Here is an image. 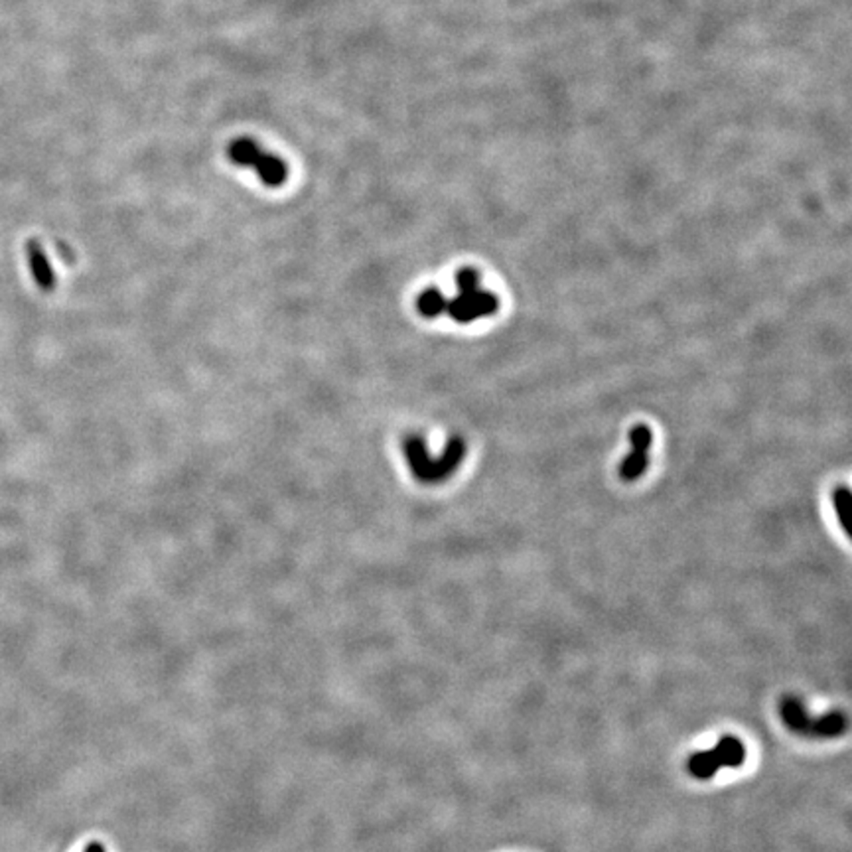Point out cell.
I'll return each instance as SVG.
<instances>
[{
	"instance_id": "10",
	"label": "cell",
	"mask_w": 852,
	"mask_h": 852,
	"mask_svg": "<svg viewBox=\"0 0 852 852\" xmlns=\"http://www.w3.org/2000/svg\"><path fill=\"white\" fill-rule=\"evenodd\" d=\"M847 729V718L840 713H829L821 718H813V729L811 734L821 736V738H835V736L842 734Z\"/></svg>"
},
{
	"instance_id": "6",
	"label": "cell",
	"mask_w": 852,
	"mask_h": 852,
	"mask_svg": "<svg viewBox=\"0 0 852 852\" xmlns=\"http://www.w3.org/2000/svg\"><path fill=\"white\" fill-rule=\"evenodd\" d=\"M253 168L257 170L258 178H261L266 186H273V188L283 186L286 178H289V166H286V162L276 155H266V152H261Z\"/></svg>"
},
{
	"instance_id": "4",
	"label": "cell",
	"mask_w": 852,
	"mask_h": 852,
	"mask_svg": "<svg viewBox=\"0 0 852 852\" xmlns=\"http://www.w3.org/2000/svg\"><path fill=\"white\" fill-rule=\"evenodd\" d=\"M405 456H407V462L410 466V470H413L417 480L428 484L434 458H430L425 440L420 436H407L405 438Z\"/></svg>"
},
{
	"instance_id": "2",
	"label": "cell",
	"mask_w": 852,
	"mask_h": 852,
	"mask_svg": "<svg viewBox=\"0 0 852 852\" xmlns=\"http://www.w3.org/2000/svg\"><path fill=\"white\" fill-rule=\"evenodd\" d=\"M651 440H654V434H651L649 426L645 425H636L629 430V443H631V452L626 456V460L620 466V476L621 480L626 482H634L637 477L645 472V468L649 464L647 452L651 448Z\"/></svg>"
},
{
	"instance_id": "9",
	"label": "cell",
	"mask_w": 852,
	"mask_h": 852,
	"mask_svg": "<svg viewBox=\"0 0 852 852\" xmlns=\"http://www.w3.org/2000/svg\"><path fill=\"white\" fill-rule=\"evenodd\" d=\"M261 152L263 150L258 148L253 139L243 137L232 142V147H229V158H232L237 166H253Z\"/></svg>"
},
{
	"instance_id": "7",
	"label": "cell",
	"mask_w": 852,
	"mask_h": 852,
	"mask_svg": "<svg viewBox=\"0 0 852 852\" xmlns=\"http://www.w3.org/2000/svg\"><path fill=\"white\" fill-rule=\"evenodd\" d=\"M781 716L783 722L788 724V729L797 734H811L813 729V718L809 716L807 708L803 706L801 701L797 698H785L781 703Z\"/></svg>"
},
{
	"instance_id": "8",
	"label": "cell",
	"mask_w": 852,
	"mask_h": 852,
	"mask_svg": "<svg viewBox=\"0 0 852 852\" xmlns=\"http://www.w3.org/2000/svg\"><path fill=\"white\" fill-rule=\"evenodd\" d=\"M713 754L716 755L721 768H738V765L744 763L746 760V748L740 740L732 738V736H726L721 742L714 746Z\"/></svg>"
},
{
	"instance_id": "12",
	"label": "cell",
	"mask_w": 852,
	"mask_h": 852,
	"mask_svg": "<svg viewBox=\"0 0 852 852\" xmlns=\"http://www.w3.org/2000/svg\"><path fill=\"white\" fill-rule=\"evenodd\" d=\"M688 770H691V773L698 780H711L713 775L721 770V763H718L713 750H706L693 755L691 762H688Z\"/></svg>"
},
{
	"instance_id": "13",
	"label": "cell",
	"mask_w": 852,
	"mask_h": 852,
	"mask_svg": "<svg viewBox=\"0 0 852 852\" xmlns=\"http://www.w3.org/2000/svg\"><path fill=\"white\" fill-rule=\"evenodd\" d=\"M832 502H835V511L839 521L847 535H850V519H852V495L847 485H840L839 490L832 493Z\"/></svg>"
},
{
	"instance_id": "5",
	"label": "cell",
	"mask_w": 852,
	"mask_h": 852,
	"mask_svg": "<svg viewBox=\"0 0 852 852\" xmlns=\"http://www.w3.org/2000/svg\"><path fill=\"white\" fill-rule=\"evenodd\" d=\"M26 257H28V263H30V271L34 274L38 286H40L42 291H54L55 274H54L50 258H47V255L44 253L42 245L38 241H28Z\"/></svg>"
},
{
	"instance_id": "1",
	"label": "cell",
	"mask_w": 852,
	"mask_h": 852,
	"mask_svg": "<svg viewBox=\"0 0 852 852\" xmlns=\"http://www.w3.org/2000/svg\"><path fill=\"white\" fill-rule=\"evenodd\" d=\"M497 308H500L497 296L480 289L472 292H458L454 299H448L446 304V312L460 324L474 322L482 318V316H492L497 312Z\"/></svg>"
},
{
	"instance_id": "14",
	"label": "cell",
	"mask_w": 852,
	"mask_h": 852,
	"mask_svg": "<svg viewBox=\"0 0 852 852\" xmlns=\"http://www.w3.org/2000/svg\"><path fill=\"white\" fill-rule=\"evenodd\" d=\"M83 852H105V847L99 845V842H91V845L85 848Z\"/></svg>"
},
{
	"instance_id": "11",
	"label": "cell",
	"mask_w": 852,
	"mask_h": 852,
	"mask_svg": "<svg viewBox=\"0 0 852 852\" xmlns=\"http://www.w3.org/2000/svg\"><path fill=\"white\" fill-rule=\"evenodd\" d=\"M446 304H448V299L443 292H440L438 289H428L425 292H420L417 300V308L425 316V318H436V316L446 312Z\"/></svg>"
},
{
	"instance_id": "3",
	"label": "cell",
	"mask_w": 852,
	"mask_h": 852,
	"mask_svg": "<svg viewBox=\"0 0 852 852\" xmlns=\"http://www.w3.org/2000/svg\"><path fill=\"white\" fill-rule=\"evenodd\" d=\"M464 454H466L464 440L460 436H454L448 443L444 454H440L436 460H433V470H430V482L428 484L446 480V477L452 474L458 466L462 464Z\"/></svg>"
}]
</instances>
